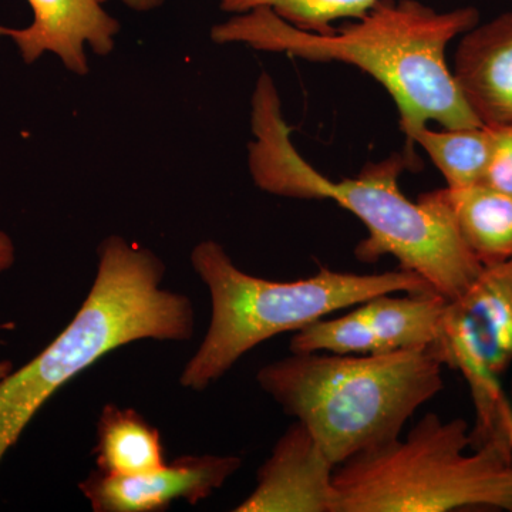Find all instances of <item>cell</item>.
<instances>
[{
  "label": "cell",
  "instance_id": "obj_8",
  "mask_svg": "<svg viewBox=\"0 0 512 512\" xmlns=\"http://www.w3.org/2000/svg\"><path fill=\"white\" fill-rule=\"evenodd\" d=\"M241 466V458L235 456H185L137 476H110L97 470L79 488L97 512H158L178 500L200 503Z\"/></svg>",
  "mask_w": 512,
  "mask_h": 512
},
{
  "label": "cell",
  "instance_id": "obj_10",
  "mask_svg": "<svg viewBox=\"0 0 512 512\" xmlns=\"http://www.w3.org/2000/svg\"><path fill=\"white\" fill-rule=\"evenodd\" d=\"M473 353L494 375L512 365V259L485 266L460 298L447 302L437 345Z\"/></svg>",
  "mask_w": 512,
  "mask_h": 512
},
{
  "label": "cell",
  "instance_id": "obj_20",
  "mask_svg": "<svg viewBox=\"0 0 512 512\" xmlns=\"http://www.w3.org/2000/svg\"><path fill=\"white\" fill-rule=\"evenodd\" d=\"M12 370V362H9V360H0V380H2L3 377L8 376Z\"/></svg>",
  "mask_w": 512,
  "mask_h": 512
},
{
  "label": "cell",
  "instance_id": "obj_12",
  "mask_svg": "<svg viewBox=\"0 0 512 512\" xmlns=\"http://www.w3.org/2000/svg\"><path fill=\"white\" fill-rule=\"evenodd\" d=\"M451 72L468 109L483 126H511L512 12L464 33Z\"/></svg>",
  "mask_w": 512,
  "mask_h": 512
},
{
  "label": "cell",
  "instance_id": "obj_9",
  "mask_svg": "<svg viewBox=\"0 0 512 512\" xmlns=\"http://www.w3.org/2000/svg\"><path fill=\"white\" fill-rule=\"evenodd\" d=\"M336 466L311 431L295 421L259 468L237 512H338Z\"/></svg>",
  "mask_w": 512,
  "mask_h": 512
},
{
  "label": "cell",
  "instance_id": "obj_18",
  "mask_svg": "<svg viewBox=\"0 0 512 512\" xmlns=\"http://www.w3.org/2000/svg\"><path fill=\"white\" fill-rule=\"evenodd\" d=\"M16 262V247L8 232L0 229V274L9 271Z\"/></svg>",
  "mask_w": 512,
  "mask_h": 512
},
{
  "label": "cell",
  "instance_id": "obj_21",
  "mask_svg": "<svg viewBox=\"0 0 512 512\" xmlns=\"http://www.w3.org/2000/svg\"><path fill=\"white\" fill-rule=\"evenodd\" d=\"M511 512H512V508H511Z\"/></svg>",
  "mask_w": 512,
  "mask_h": 512
},
{
  "label": "cell",
  "instance_id": "obj_14",
  "mask_svg": "<svg viewBox=\"0 0 512 512\" xmlns=\"http://www.w3.org/2000/svg\"><path fill=\"white\" fill-rule=\"evenodd\" d=\"M94 454L99 471L110 476H137L165 464L160 431L136 410L116 404L100 414Z\"/></svg>",
  "mask_w": 512,
  "mask_h": 512
},
{
  "label": "cell",
  "instance_id": "obj_13",
  "mask_svg": "<svg viewBox=\"0 0 512 512\" xmlns=\"http://www.w3.org/2000/svg\"><path fill=\"white\" fill-rule=\"evenodd\" d=\"M446 212L471 254L493 266L512 259V198L485 184L423 194Z\"/></svg>",
  "mask_w": 512,
  "mask_h": 512
},
{
  "label": "cell",
  "instance_id": "obj_7",
  "mask_svg": "<svg viewBox=\"0 0 512 512\" xmlns=\"http://www.w3.org/2000/svg\"><path fill=\"white\" fill-rule=\"evenodd\" d=\"M375 296L352 312L319 319L295 333L292 353L376 355L396 350L437 348L447 299L439 293L407 292Z\"/></svg>",
  "mask_w": 512,
  "mask_h": 512
},
{
  "label": "cell",
  "instance_id": "obj_2",
  "mask_svg": "<svg viewBox=\"0 0 512 512\" xmlns=\"http://www.w3.org/2000/svg\"><path fill=\"white\" fill-rule=\"evenodd\" d=\"M251 130L248 165L254 183L278 197L332 200L352 212L367 231L357 258L373 262L393 256L400 269L419 275L447 301L460 298L483 271L446 212L424 195L414 202L400 190L406 158L393 154L342 181L315 170L293 146L278 90L266 73L252 96Z\"/></svg>",
  "mask_w": 512,
  "mask_h": 512
},
{
  "label": "cell",
  "instance_id": "obj_5",
  "mask_svg": "<svg viewBox=\"0 0 512 512\" xmlns=\"http://www.w3.org/2000/svg\"><path fill=\"white\" fill-rule=\"evenodd\" d=\"M191 264L210 291L212 308L207 335L180 377L181 386L195 392L207 389L245 353L281 333L299 332L330 313L384 293L431 289L404 269L359 275L323 268L299 281H269L245 274L214 241L198 244Z\"/></svg>",
  "mask_w": 512,
  "mask_h": 512
},
{
  "label": "cell",
  "instance_id": "obj_17",
  "mask_svg": "<svg viewBox=\"0 0 512 512\" xmlns=\"http://www.w3.org/2000/svg\"><path fill=\"white\" fill-rule=\"evenodd\" d=\"M490 130L491 151L483 184L512 198V124Z\"/></svg>",
  "mask_w": 512,
  "mask_h": 512
},
{
  "label": "cell",
  "instance_id": "obj_16",
  "mask_svg": "<svg viewBox=\"0 0 512 512\" xmlns=\"http://www.w3.org/2000/svg\"><path fill=\"white\" fill-rule=\"evenodd\" d=\"M379 0H220L221 9L242 15L255 9H269L285 22L308 32L325 33L332 23L357 19Z\"/></svg>",
  "mask_w": 512,
  "mask_h": 512
},
{
  "label": "cell",
  "instance_id": "obj_19",
  "mask_svg": "<svg viewBox=\"0 0 512 512\" xmlns=\"http://www.w3.org/2000/svg\"><path fill=\"white\" fill-rule=\"evenodd\" d=\"M101 3L106 2V0H100ZM121 2L126 3L127 6H130L131 9L140 10V12H146V10L157 8L163 3V0H121Z\"/></svg>",
  "mask_w": 512,
  "mask_h": 512
},
{
  "label": "cell",
  "instance_id": "obj_15",
  "mask_svg": "<svg viewBox=\"0 0 512 512\" xmlns=\"http://www.w3.org/2000/svg\"><path fill=\"white\" fill-rule=\"evenodd\" d=\"M433 164L439 168L447 187L461 188L483 184L491 151L490 127L421 128L414 136Z\"/></svg>",
  "mask_w": 512,
  "mask_h": 512
},
{
  "label": "cell",
  "instance_id": "obj_11",
  "mask_svg": "<svg viewBox=\"0 0 512 512\" xmlns=\"http://www.w3.org/2000/svg\"><path fill=\"white\" fill-rule=\"evenodd\" d=\"M33 20L26 28L0 25V39L12 40L23 62H37L53 53L70 72L87 74L89 45L96 55H109L119 35V20L103 9L100 0H28Z\"/></svg>",
  "mask_w": 512,
  "mask_h": 512
},
{
  "label": "cell",
  "instance_id": "obj_6",
  "mask_svg": "<svg viewBox=\"0 0 512 512\" xmlns=\"http://www.w3.org/2000/svg\"><path fill=\"white\" fill-rule=\"evenodd\" d=\"M338 512H447L512 508V454L471 448L463 419L430 413L404 439L350 458L335 471Z\"/></svg>",
  "mask_w": 512,
  "mask_h": 512
},
{
  "label": "cell",
  "instance_id": "obj_1",
  "mask_svg": "<svg viewBox=\"0 0 512 512\" xmlns=\"http://www.w3.org/2000/svg\"><path fill=\"white\" fill-rule=\"evenodd\" d=\"M480 22L476 8L439 12L419 0H379L342 29L308 32L269 9L234 15L212 28L215 43H241L309 62H339L382 84L396 103L400 128L414 136L430 121L443 128L483 126L458 90L447 47Z\"/></svg>",
  "mask_w": 512,
  "mask_h": 512
},
{
  "label": "cell",
  "instance_id": "obj_4",
  "mask_svg": "<svg viewBox=\"0 0 512 512\" xmlns=\"http://www.w3.org/2000/svg\"><path fill=\"white\" fill-rule=\"evenodd\" d=\"M444 366L434 348L292 353L259 369L256 380L338 467L399 439L410 417L443 390Z\"/></svg>",
  "mask_w": 512,
  "mask_h": 512
},
{
  "label": "cell",
  "instance_id": "obj_3",
  "mask_svg": "<svg viewBox=\"0 0 512 512\" xmlns=\"http://www.w3.org/2000/svg\"><path fill=\"white\" fill-rule=\"evenodd\" d=\"M164 275L163 261L148 249L117 235L101 242L96 278L72 322L0 380V464L47 400L111 350L137 340L192 338L194 305L161 288Z\"/></svg>",
  "mask_w": 512,
  "mask_h": 512
}]
</instances>
